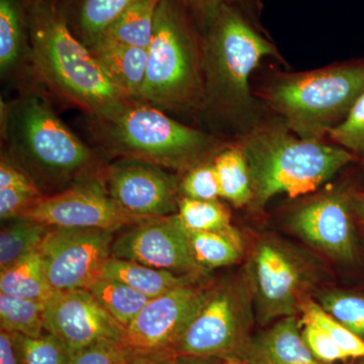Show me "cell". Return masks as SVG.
<instances>
[{
    "label": "cell",
    "instance_id": "obj_1",
    "mask_svg": "<svg viewBox=\"0 0 364 364\" xmlns=\"http://www.w3.org/2000/svg\"><path fill=\"white\" fill-rule=\"evenodd\" d=\"M237 2L222 4L203 23L202 112L238 140L265 119L251 86L254 72L263 59L282 56Z\"/></svg>",
    "mask_w": 364,
    "mask_h": 364
},
{
    "label": "cell",
    "instance_id": "obj_2",
    "mask_svg": "<svg viewBox=\"0 0 364 364\" xmlns=\"http://www.w3.org/2000/svg\"><path fill=\"white\" fill-rule=\"evenodd\" d=\"M2 138L9 161L26 172L45 196L77 184L105 181L107 166L37 95L1 102Z\"/></svg>",
    "mask_w": 364,
    "mask_h": 364
},
{
    "label": "cell",
    "instance_id": "obj_3",
    "mask_svg": "<svg viewBox=\"0 0 364 364\" xmlns=\"http://www.w3.org/2000/svg\"><path fill=\"white\" fill-rule=\"evenodd\" d=\"M26 16L31 63L52 92L90 117L107 116L130 102L112 85L90 48L71 32L58 9L37 0Z\"/></svg>",
    "mask_w": 364,
    "mask_h": 364
},
{
    "label": "cell",
    "instance_id": "obj_4",
    "mask_svg": "<svg viewBox=\"0 0 364 364\" xmlns=\"http://www.w3.org/2000/svg\"><path fill=\"white\" fill-rule=\"evenodd\" d=\"M236 141L247 160L254 208L264 207L279 195L299 198L314 193L354 159L337 144L301 138L275 117Z\"/></svg>",
    "mask_w": 364,
    "mask_h": 364
},
{
    "label": "cell",
    "instance_id": "obj_5",
    "mask_svg": "<svg viewBox=\"0 0 364 364\" xmlns=\"http://www.w3.org/2000/svg\"><path fill=\"white\" fill-rule=\"evenodd\" d=\"M90 119L91 136L107 154L165 169L188 171L214 160L229 144L221 136L182 124L164 111L136 100L111 114Z\"/></svg>",
    "mask_w": 364,
    "mask_h": 364
},
{
    "label": "cell",
    "instance_id": "obj_6",
    "mask_svg": "<svg viewBox=\"0 0 364 364\" xmlns=\"http://www.w3.org/2000/svg\"><path fill=\"white\" fill-rule=\"evenodd\" d=\"M254 95L265 111L305 139L328 138L364 93V62L275 72Z\"/></svg>",
    "mask_w": 364,
    "mask_h": 364
},
{
    "label": "cell",
    "instance_id": "obj_7",
    "mask_svg": "<svg viewBox=\"0 0 364 364\" xmlns=\"http://www.w3.org/2000/svg\"><path fill=\"white\" fill-rule=\"evenodd\" d=\"M181 0H161L148 48L147 70L139 102L161 111L202 112V37Z\"/></svg>",
    "mask_w": 364,
    "mask_h": 364
},
{
    "label": "cell",
    "instance_id": "obj_8",
    "mask_svg": "<svg viewBox=\"0 0 364 364\" xmlns=\"http://www.w3.org/2000/svg\"><path fill=\"white\" fill-rule=\"evenodd\" d=\"M212 291L196 280L151 299L124 329V346L136 355L164 363Z\"/></svg>",
    "mask_w": 364,
    "mask_h": 364
},
{
    "label": "cell",
    "instance_id": "obj_9",
    "mask_svg": "<svg viewBox=\"0 0 364 364\" xmlns=\"http://www.w3.org/2000/svg\"><path fill=\"white\" fill-rule=\"evenodd\" d=\"M112 234L109 230L50 228L39 251L52 289H90L102 279L112 256Z\"/></svg>",
    "mask_w": 364,
    "mask_h": 364
},
{
    "label": "cell",
    "instance_id": "obj_10",
    "mask_svg": "<svg viewBox=\"0 0 364 364\" xmlns=\"http://www.w3.org/2000/svg\"><path fill=\"white\" fill-rule=\"evenodd\" d=\"M248 341V314L240 293L213 289L164 363L178 356L238 358Z\"/></svg>",
    "mask_w": 364,
    "mask_h": 364
},
{
    "label": "cell",
    "instance_id": "obj_11",
    "mask_svg": "<svg viewBox=\"0 0 364 364\" xmlns=\"http://www.w3.org/2000/svg\"><path fill=\"white\" fill-rule=\"evenodd\" d=\"M18 219L40 223L49 228L112 232L148 221L124 212L109 196L104 181L85 182L56 195L42 196Z\"/></svg>",
    "mask_w": 364,
    "mask_h": 364
},
{
    "label": "cell",
    "instance_id": "obj_12",
    "mask_svg": "<svg viewBox=\"0 0 364 364\" xmlns=\"http://www.w3.org/2000/svg\"><path fill=\"white\" fill-rule=\"evenodd\" d=\"M105 188L124 212L142 220L174 215L179 181L163 167L135 159H117L107 166Z\"/></svg>",
    "mask_w": 364,
    "mask_h": 364
},
{
    "label": "cell",
    "instance_id": "obj_13",
    "mask_svg": "<svg viewBox=\"0 0 364 364\" xmlns=\"http://www.w3.org/2000/svg\"><path fill=\"white\" fill-rule=\"evenodd\" d=\"M45 329L71 355L102 341H122L124 328L102 308L88 289L58 291L46 301Z\"/></svg>",
    "mask_w": 364,
    "mask_h": 364
},
{
    "label": "cell",
    "instance_id": "obj_14",
    "mask_svg": "<svg viewBox=\"0 0 364 364\" xmlns=\"http://www.w3.org/2000/svg\"><path fill=\"white\" fill-rule=\"evenodd\" d=\"M112 257L178 274L203 272L191 255L188 230L176 213L135 225L112 243Z\"/></svg>",
    "mask_w": 364,
    "mask_h": 364
},
{
    "label": "cell",
    "instance_id": "obj_15",
    "mask_svg": "<svg viewBox=\"0 0 364 364\" xmlns=\"http://www.w3.org/2000/svg\"><path fill=\"white\" fill-rule=\"evenodd\" d=\"M291 225L306 241L343 260L353 259L354 242L346 196L329 193L294 213Z\"/></svg>",
    "mask_w": 364,
    "mask_h": 364
},
{
    "label": "cell",
    "instance_id": "obj_16",
    "mask_svg": "<svg viewBox=\"0 0 364 364\" xmlns=\"http://www.w3.org/2000/svg\"><path fill=\"white\" fill-rule=\"evenodd\" d=\"M254 267L262 318L293 316L301 284L293 261L272 244H261L254 257Z\"/></svg>",
    "mask_w": 364,
    "mask_h": 364
},
{
    "label": "cell",
    "instance_id": "obj_17",
    "mask_svg": "<svg viewBox=\"0 0 364 364\" xmlns=\"http://www.w3.org/2000/svg\"><path fill=\"white\" fill-rule=\"evenodd\" d=\"M238 358L246 364H325L306 346L294 316L249 339Z\"/></svg>",
    "mask_w": 364,
    "mask_h": 364
},
{
    "label": "cell",
    "instance_id": "obj_18",
    "mask_svg": "<svg viewBox=\"0 0 364 364\" xmlns=\"http://www.w3.org/2000/svg\"><path fill=\"white\" fill-rule=\"evenodd\" d=\"M112 85L130 100L139 102L147 70L148 50L107 39L88 46Z\"/></svg>",
    "mask_w": 364,
    "mask_h": 364
},
{
    "label": "cell",
    "instance_id": "obj_19",
    "mask_svg": "<svg viewBox=\"0 0 364 364\" xmlns=\"http://www.w3.org/2000/svg\"><path fill=\"white\" fill-rule=\"evenodd\" d=\"M102 277L124 282L149 299L157 298L198 280V275L178 274L112 256L105 263Z\"/></svg>",
    "mask_w": 364,
    "mask_h": 364
},
{
    "label": "cell",
    "instance_id": "obj_20",
    "mask_svg": "<svg viewBox=\"0 0 364 364\" xmlns=\"http://www.w3.org/2000/svg\"><path fill=\"white\" fill-rule=\"evenodd\" d=\"M213 162L219 181L220 196L236 208L251 205L253 191L250 171L238 141L228 144Z\"/></svg>",
    "mask_w": 364,
    "mask_h": 364
},
{
    "label": "cell",
    "instance_id": "obj_21",
    "mask_svg": "<svg viewBox=\"0 0 364 364\" xmlns=\"http://www.w3.org/2000/svg\"><path fill=\"white\" fill-rule=\"evenodd\" d=\"M26 16L18 0H0V71L11 75L31 55L26 42Z\"/></svg>",
    "mask_w": 364,
    "mask_h": 364
},
{
    "label": "cell",
    "instance_id": "obj_22",
    "mask_svg": "<svg viewBox=\"0 0 364 364\" xmlns=\"http://www.w3.org/2000/svg\"><path fill=\"white\" fill-rule=\"evenodd\" d=\"M0 293L41 301L51 298L55 291L48 282L39 250L0 272Z\"/></svg>",
    "mask_w": 364,
    "mask_h": 364
},
{
    "label": "cell",
    "instance_id": "obj_23",
    "mask_svg": "<svg viewBox=\"0 0 364 364\" xmlns=\"http://www.w3.org/2000/svg\"><path fill=\"white\" fill-rule=\"evenodd\" d=\"M161 0H135L100 38L147 49Z\"/></svg>",
    "mask_w": 364,
    "mask_h": 364
},
{
    "label": "cell",
    "instance_id": "obj_24",
    "mask_svg": "<svg viewBox=\"0 0 364 364\" xmlns=\"http://www.w3.org/2000/svg\"><path fill=\"white\" fill-rule=\"evenodd\" d=\"M189 248L203 270L227 267L240 259V235L188 231Z\"/></svg>",
    "mask_w": 364,
    "mask_h": 364
},
{
    "label": "cell",
    "instance_id": "obj_25",
    "mask_svg": "<svg viewBox=\"0 0 364 364\" xmlns=\"http://www.w3.org/2000/svg\"><path fill=\"white\" fill-rule=\"evenodd\" d=\"M88 291L124 329L151 299L124 282L104 277Z\"/></svg>",
    "mask_w": 364,
    "mask_h": 364
},
{
    "label": "cell",
    "instance_id": "obj_26",
    "mask_svg": "<svg viewBox=\"0 0 364 364\" xmlns=\"http://www.w3.org/2000/svg\"><path fill=\"white\" fill-rule=\"evenodd\" d=\"M46 301L0 293V327L11 334L38 337L44 334Z\"/></svg>",
    "mask_w": 364,
    "mask_h": 364
},
{
    "label": "cell",
    "instance_id": "obj_27",
    "mask_svg": "<svg viewBox=\"0 0 364 364\" xmlns=\"http://www.w3.org/2000/svg\"><path fill=\"white\" fill-rule=\"evenodd\" d=\"M45 225L26 220H14L0 233V272L6 269L31 253L39 250L49 232Z\"/></svg>",
    "mask_w": 364,
    "mask_h": 364
},
{
    "label": "cell",
    "instance_id": "obj_28",
    "mask_svg": "<svg viewBox=\"0 0 364 364\" xmlns=\"http://www.w3.org/2000/svg\"><path fill=\"white\" fill-rule=\"evenodd\" d=\"M176 215L188 231L237 234L232 227L229 210L218 200H198L181 196Z\"/></svg>",
    "mask_w": 364,
    "mask_h": 364
},
{
    "label": "cell",
    "instance_id": "obj_29",
    "mask_svg": "<svg viewBox=\"0 0 364 364\" xmlns=\"http://www.w3.org/2000/svg\"><path fill=\"white\" fill-rule=\"evenodd\" d=\"M135 0H82L79 9V26L86 46L105 35Z\"/></svg>",
    "mask_w": 364,
    "mask_h": 364
},
{
    "label": "cell",
    "instance_id": "obj_30",
    "mask_svg": "<svg viewBox=\"0 0 364 364\" xmlns=\"http://www.w3.org/2000/svg\"><path fill=\"white\" fill-rule=\"evenodd\" d=\"M11 335L20 364L70 363V351L51 333L45 332L38 337Z\"/></svg>",
    "mask_w": 364,
    "mask_h": 364
},
{
    "label": "cell",
    "instance_id": "obj_31",
    "mask_svg": "<svg viewBox=\"0 0 364 364\" xmlns=\"http://www.w3.org/2000/svg\"><path fill=\"white\" fill-rule=\"evenodd\" d=\"M304 323L322 328L348 358H364V341L355 333L335 320L322 306L313 301L301 305Z\"/></svg>",
    "mask_w": 364,
    "mask_h": 364
},
{
    "label": "cell",
    "instance_id": "obj_32",
    "mask_svg": "<svg viewBox=\"0 0 364 364\" xmlns=\"http://www.w3.org/2000/svg\"><path fill=\"white\" fill-rule=\"evenodd\" d=\"M322 308L347 329L364 337V298L354 294L333 293L322 298Z\"/></svg>",
    "mask_w": 364,
    "mask_h": 364
},
{
    "label": "cell",
    "instance_id": "obj_33",
    "mask_svg": "<svg viewBox=\"0 0 364 364\" xmlns=\"http://www.w3.org/2000/svg\"><path fill=\"white\" fill-rule=\"evenodd\" d=\"M179 193L183 198L198 200H218L221 198L213 160L200 163L186 171L179 181Z\"/></svg>",
    "mask_w": 364,
    "mask_h": 364
},
{
    "label": "cell",
    "instance_id": "obj_34",
    "mask_svg": "<svg viewBox=\"0 0 364 364\" xmlns=\"http://www.w3.org/2000/svg\"><path fill=\"white\" fill-rule=\"evenodd\" d=\"M328 138L352 154L364 156V93L343 123L332 130Z\"/></svg>",
    "mask_w": 364,
    "mask_h": 364
},
{
    "label": "cell",
    "instance_id": "obj_35",
    "mask_svg": "<svg viewBox=\"0 0 364 364\" xmlns=\"http://www.w3.org/2000/svg\"><path fill=\"white\" fill-rule=\"evenodd\" d=\"M135 355L123 342L109 340L79 351L69 364H126Z\"/></svg>",
    "mask_w": 364,
    "mask_h": 364
},
{
    "label": "cell",
    "instance_id": "obj_36",
    "mask_svg": "<svg viewBox=\"0 0 364 364\" xmlns=\"http://www.w3.org/2000/svg\"><path fill=\"white\" fill-rule=\"evenodd\" d=\"M301 335L306 346L321 363L329 364L348 358L322 328L305 323Z\"/></svg>",
    "mask_w": 364,
    "mask_h": 364
},
{
    "label": "cell",
    "instance_id": "obj_37",
    "mask_svg": "<svg viewBox=\"0 0 364 364\" xmlns=\"http://www.w3.org/2000/svg\"><path fill=\"white\" fill-rule=\"evenodd\" d=\"M42 195L21 189H0V218L1 221L18 220L31 205L42 198Z\"/></svg>",
    "mask_w": 364,
    "mask_h": 364
},
{
    "label": "cell",
    "instance_id": "obj_38",
    "mask_svg": "<svg viewBox=\"0 0 364 364\" xmlns=\"http://www.w3.org/2000/svg\"><path fill=\"white\" fill-rule=\"evenodd\" d=\"M14 188L45 196L23 170L2 155L0 162V189Z\"/></svg>",
    "mask_w": 364,
    "mask_h": 364
},
{
    "label": "cell",
    "instance_id": "obj_39",
    "mask_svg": "<svg viewBox=\"0 0 364 364\" xmlns=\"http://www.w3.org/2000/svg\"><path fill=\"white\" fill-rule=\"evenodd\" d=\"M189 11H193L198 18L205 23L222 4L227 2L240 1V0H181Z\"/></svg>",
    "mask_w": 364,
    "mask_h": 364
},
{
    "label": "cell",
    "instance_id": "obj_40",
    "mask_svg": "<svg viewBox=\"0 0 364 364\" xmlns=\"http://www.w3.org/2000/svg\"><path fill=\"white\" fill-rule=\"evenodd\" d=\"M0 364H20L14 348L13 335L4 330L0 332Z\"/></svg>",
    "mask_w": 364,
    "mask_h": 364
},
{
    "label": "cell",
    "instance_id": "obj_41",
    "mask_svg": "<svg viewBox=\"0 0 364 364\" xmlns=\"http://www.w3.org/2000/svg\"><path fill=\"white\" fill-rule=\"evenodd\" d=\"M166 364H219L212 360V358H193V356H178L170 359Z\"/></svg>",
    "mask_w": 364,
    "mask_h": 364
},
{
    "label": "cell",
    "instance_id": "obj_42",
    "mask_svg": "<svg viewBox=\"0 0 364 364\" xmlns=\"http://www.w3.org/2000/svg\"><path fill=\"white\" fill-rule=\"evenodd\" d=\"M126 364H166L158 359L149 358V356L135 355L133 356Z\"/></svg>",
    "mask_w": 364,
    "mask_h": 364
},
{
    "label": "cell",
    "instance_id": "obj_43",
    "mask_svg": "<svg viewBox=\"0 0 364 364\" xmlns=\"http://www.w3.org/2000/svg\"><path fill=\"white\" fill-rule=\"evenodd\" d=\"M355 208L359 218L363 220L364 224V193L363 195L359 196L358 198H356Z\"/></svg>",
    "mask_w": 364,
    "mask_h": 364
},
{
    "label": "cell",
    "instance_id": "obj_44",
    "mask_svg": "<svg viewBox=\"0 0 364 364\" xmlns=\"http://www.w3.org/2000/svg\"><path fill=\"white\" fill-rule=\"evenodd\" d=\"M222 364H246L242 359L236 358V356H231V358H224V363Z\"/></svg>",
    "mask_w": 364,
    "mask_h": 364
},
{
    "label": "cell",
    "instance_id": "obj_45",
    "mask_svg": "<svg viewBox=\"0 0 364 364\" xmlns=\"http://www.w3.org/2000/svg\"><path fill=\"white\" fill-rule=\"evenodd\" d=\"M364 364V363H363Z\"/></svg>",
    "mask_w": 364,
    "mask_h": 364
}]
</instances>
